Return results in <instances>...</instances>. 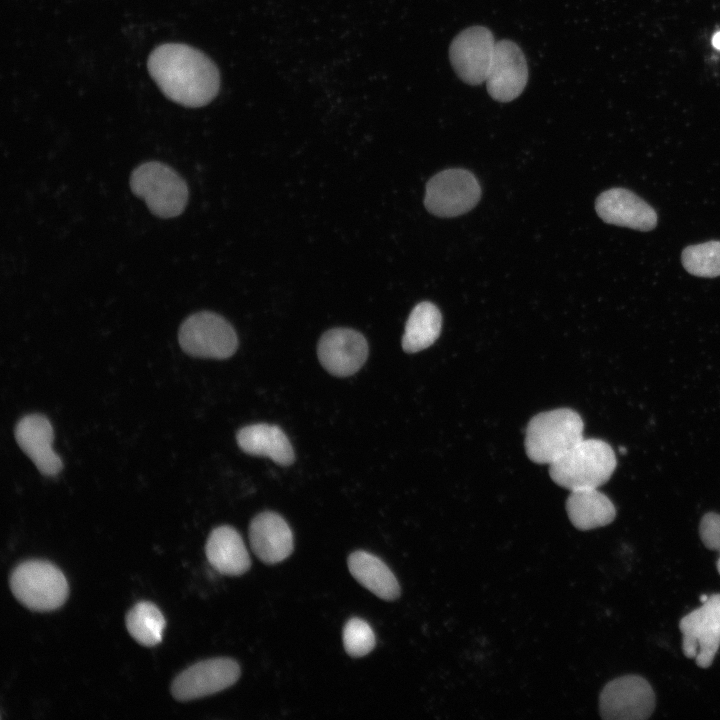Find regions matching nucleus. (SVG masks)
Instances as JSON below:
<instances>
[{
    "label": "nucleus",
    "mask_w": 720,
    "mask_h": 720,
    "mask_svg": "<svg viewBox=\"0 0 720 720\" xmlns=\"http://www.w3.org/2000/svg\"><path fill=\"white\" fill-rule=\"evenodd\" d=\"M148 70L167 98L186 107L204 106L219 91L220 75L214 62L185 44L156 47L149 56Z\"/></svg>",
    "instance_id": "obj_1"
},
{
    "label": "nucleus",
    "mask_w": 720,
    "mask_h": 720,
    "mask_svg": "<svg viewBox=\"0 0 720 720\" xmlns=\"http://www.w3.org/2000/svg\"><path fill=\"white\" fill-rule=\"evenodd\" d=\"M615 468L616 456L608 443L583 438L549 465V474L556 484L572 491L600 487L609 480Z\"/></svg>",
    "instance_id": "obj_2"
},
{
    "label": "nucleus",
    "mask_w": 720,
    "mask_h": 720,
    "mask_svg": "<svg viewBox=\"0 0 720 720\" xmlns=\"http://www.w3.org/2000/svg\"><path fill=\"white\" fill-rule=\"evenodd\" d=\"M584 423L580 415L559 408L535 415L528 423L525 450L530 460L552 464L583 439Z\"/></svg>",
    "instance_id": "obj_3"
},
{
    "label": "nucleus",
    "mask_w": 720,
    "mask_h": 720,
    "mask_svg": "<svg viewBox=\"0 0 720 720\" xmlns=\"http://www.w3.org/2000/svg\"><path fill=\"white\" fill-rule=\"evenodd\" d=\"M130 188L145 201L150 212L160 218L180 215L188 200L184 179L170 166L158 161L136 167L130 176Z\"/></svg>",
    "instance_id": "obj_4"
},
{
    "label": "nucleus",
    "mask_w": 720,
    "mask_h": 720,
    "mask_svg": "<svg viewBox=\"0 0 720 720\" xmlns=\"http://www.w3.org/2000/svg\"><path fill=\"white\" fill-rule=\"evenodd\" d=\"M10 588L19 602L40 612L58 609L69 591L61 570L43 560H28L16 566L11 573Z\"/></svg>",
    "instance_id": "obj_5"
},
{
    "label": "nucleus",
    "mask_w": 720,
    "mask_h": 720,
    "mask_svg": "<svg viewBox=\"0 0 720 720\" xmlns=\"http://www.w3.org/2000/svg\"><path fill=\"white\" fill-rule=\"evenodd\" d=\"M182 350L190 356L225 359L238 347L237 334L222 316L209 312H197L187 317L178 331Z\"/></svg>",
    "instance_id": "obj_6"
},
{
    "label": "nucleus",
    "mask_w": 720,
    "mask_h": 720,
    "mask_svg": "<svg viewBox=\"0 0 720 720\" xmlns=\"http://www.w3.org/2000/svg\"><path fill=\"white\" fill-rule=\"evenodd\" d=\"M481 189L475 176L452 168L434 175L426 184L424 204L439 217H455L470 211L479 201Z\"/></svg>",
    "instance_id": "obj_7"
},
{
    "label": "nucleus",
    "mask_w": 720,
    "mask_h": 720,
    "mask_svg": "<svg viewBox=\"0 0 720 720\" xmlns=\"http://www.w3.org/2000/svg\"><path fill=\"white\" fill-rule=\"evenodd\" d=\"M682 650L700 668L713 663L720 647V594H712L707 601L685 615L679 622Z\"/></svg>",
    "instance_id": "obj_8"
},
{
    "label": "nucleus",
    "mask_w": 720,
    "mask_h": 720,
    "mask_svg": "<svg viewBox=\"0 0 720 720\" xmlns=\"http://www.w3.org/2000/svg\"><path fill=\"white\" fill-rule=\"evenodd\" d=\"M655 708L649 682L638 675H625L608 682L599 697L600 715L606 720H643Z\"/></svg>",
    "instance_id": "obj_9"
},
{
    "label": "nucleus",
    "mask_w": 720,
    "mask_h": 720,
    "mask_svg": "<svg viewBox=\"0 0 720 720\" xmlns=\"http://www.w3.org/2000/svg\"><path fill=\"white\" fill-rule=\"evenodd\" d=\"M496 41L484 26H471L451 42L449 58L458 77L469 85L486 81Z\"/></svg>",
    "instance_id": "obj_10"
},
{
    "label": "nucleus",
    "mask_w": 720,
    "mask_h": 720,
    "mask_svg": "<svg viewBox=\"0 0 720 720\" xmlns=\"http://www.w3.org/2000/svg\"><path fill=\"white\" fill-rule=\"evenodd\" d=\"M239 676L240 667L235 660L207 659L182 671L172 682L171 693L178 701L194 700L230 687Z\"/></svg>",
    "instance_id": "obj_11"
},
{
    "label": "nucleus",
    "mask_w": 720,
    "mask_h": 720,
    "mask_svg": "<svg viewBox=\"0 0 720 720\" xmlns=\"http://www.w3.org/2000/svg\"><path fill=\"white\" fill-rule=\"evenodd\" d=\"M528 67L524 53L513 41L496 42L486 77L487 91L498 102H510L524 90Z\"/></svg>",
    "instance_id": "obj_12"
},
{
    "label": "nucleus",
    "mask_w": 720,
    "mask_h": 720,
    "mask_svg": "<svg viewBox=\"0 0 720 720\" xmlns=\"http://www.w3.org/2000/svg\"><path fill=\"white\" fill-rule=\"evenodd\" d=\"M317 354L321 365L330 374L346 377L355 374L364 365L368 344L356 330L333 328L320 338Z\"/></svg>",
    "instance_id": "obj_13"
},
{
    "label": "nucleus",
    "mask_w": 720,
    "mask_h": 720,
    "mask_svg": "<svg viewBox=\"0 0 720 720\" xmlns=\"http://www.w3.org/2000/svg\"><path fill=\"white\" fill-rule=\"evenodd\" d=\"M595 209L606 223L649 231L657 224L655 210L636 194L625 188H612L596 199Z\"/></svg>",
    "instance_id": "obj_14"
},
{
    "label": "nucleus",
    "mask_w": 720,
    "mask_h": 720,
    "mask_svg": "<svg viewBox=\"0 0 720 720\" xmlns=\"http://www.w3.org/2000/svg\"><path fill=\"white\" fill-rule=\"evenodd\" d=\"M15 439L41 474L56 476L61 472L63 463L52 449L54 431L47 417L42 414L22 417L15 427Z\"/></svg>",
    "instance_id": "obj_15"
},
{
    "label": "nucleus",
    "mask_w": 720,
    "mask_h": 720,
    "mask_svg": "<svg viewBox=\"0 0 720 720\" xmlns=\"http://www.w3.org/2000/svg\"><path fill=\"white\" fill-rule=\"evenodd\" d=\"M249 540L254 554L264 563L276 564L293 551V533L277 513L261 512L250 523Z\"/></svg>",
    "instance_id": "obj_16"
},
{
    "label": "nucleus",
    "mask_w": 720,
    "mask_h": 720,
    "mask_svg": "<svg viewBox=\"0 0 720 720\" xmlns=\"http://www.w3.org/2000/svg\"><path fill=\"white\" fill-rule=\"evenodd\" d=\"M205 553L211 566L224 575L244 574L251 565L242 537L231 526L223 525L211 531Z\"/></svg>",
    "instance_id": "obj_17"
},
{
    "label": "nucleus",
    "mask_w": 720,
    "mask_h": 720,
    "mask_svg": "<svg viewBox=\"0 0 720 720\" xmlns=\"http://www.w3.org/2000/svg\"><path fill=\"white\" fill-rule=\"evenodd\" d=\"M238 446L247 454L268 457L287 466L295 459L293 447L278 426L260 423L245 426L236 435Z\"/></svg>",
    "instance_id": "obj_18"
},
{
    "label": "nucleus",
    "mask_w": 720,
    "mask_h": 720,
    "mask_svg": "<svg viewBox=\"0 0 720 720\" xmlns=\"http://www.w3.org/2000/svg\"><path fill=\"white\" fill-rule=\"evenodd\" d=\"M566 510L573 526L583 531L608 525L616 516L612 501L597 488L572 490Z\"/></svg>",
    "instance_id": "obj_19"
},
{
    "label": "nucleus",
    "mask_w": 720,
    "mask_h": 720,
    "mask_svg": "<svg viewBox=\"0 0 720 720\" xmlns=\"http://www.w3.org/2000/svg\"><path fill=\"white\" fill-rule=\"evenodd\" d=\"M348 568L362 586L379 598L394 600L400 595L396 577L377 556L366 551H355L348 557Z\"/></svg>",
    "instance_id": "obj_20"
},
{
    "label": "nucleus",
    "mask_w": 720,
    "mask_h": 720,
    "mask_svg": "<svg viewBox=\"0 0 720 720\" xmlns=\"http://www.w3.org/2000/svg\"><path fill=\"white\" fill-rule=\"evenodd\" d=\"M442 316L431 302H420L411 311L402 338V347L408 353L419 352L431 346L441 332Z\"/></svg>",
    "instance_id": "obj_21"
},
{
    "label": "nucleus",
    "mask_w": 720,
    "mask_h": 720,
    "mask_svg": "<svg viewBox=\"0 0 720 720\" xmlns=\"http://www.w3.org/2000/svg\"><path fill=\"white\" fill-rule=\"evenodd\" d=\"M165 625L162 612L149 601L136 603L126 615L128 632L138 643L147 647L161 641Z\"/></svg>",
    "instance_id": "obj_22"
},
{
    "label": "nucleus",
    "mask_w": 720,
    "mask_h": 720,
    "mask_svg": "<svg viewBox=\"0 0 720 720\" xmlns=\"http://www.w3.org/2000/svg\"><path fill=\"white\" fill-rule=\"evenodd\" d=\"M685 270L697 277L720 276V241L690 245L682 251Z\"/></svg>",
    "instance_id": "obj_23"
},
{
    "label": "nucleus",
    "mask_w": 720,
    "mask_h": 720,
    "mask_svg": "<svg viewBox=\"0 0 720 720\" xmlns=\"http://www.w3.org/2000/svg\"><path fill=\"white\" fill-rule=\"evenodd\" d=\"M375 635L371 626L360 618H351L343 628V644L352 657L367 655L375 646Z\"/></svg>",
    "instance_id": "obj_24"
},
{
    "label": "nucleus",
    "mask_w": 720,
    "mask_h": 720,
    "mask_svg": "<svg viewBox=\"0 0 720 720\" xmlns=\"http://www.w3.org/2000/svg\"><path fill=\"white\" fill-rule=\"evenodd\" d=\"M699 535L706 548L720 552V515L706 513L699 525Z\"/></svg>",
    "instance_id": "obj_25"
},
{
    "label": "nucleus",
    "mask_w": 720,
    "mask_h": 720,
    "mask_svg": "<svg viewBox=\"0 0 720 720\" xmlns=\"http://www.w3.org/2000/svg\"><path fill=\"white\" fill-rule=\"evenodd\" d=\"M712 45L715 49L720 50V31H717L712 37Z\"/></svg>",
    "instance_id": "obj_26"
},
{
    "label": "nucleus",
    "mask_w": 720,
    "mask_h": 720,
    "mask_svg": "<svg viewBox=\"0 0 720 720\" xmlns=\"http://www.w3.org/2000/svg\"><path fill=\"white\" fill-rule=\"evenodd\" d=\"M708 598H709V596H707V595H701V596H700V601H701L702 603H704L705 601H707Z\"/></svg>",
    "instance_id": "obj_27"
},
{
    "label": "nucleus",
    "mask_w": 720,
    "mask_h": 720,
    "mask_svg": "<svg viewBox=\"0 0 720 720\" xmlns=\"http://www.w3.org/2000/svg\"><path fill=\"white\" fill-rule=\"evenodd\" d=\"M717 570H718V572H719V574H720V557H719V559H718V561H717Z\"/></svg>",
    "instance_id": "obj_28"
}]
</instances>
